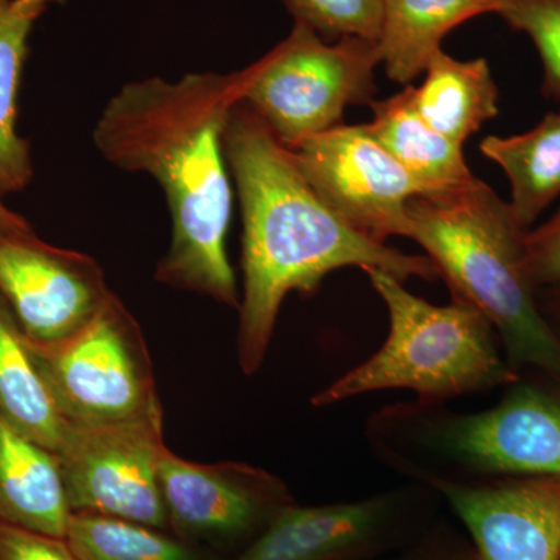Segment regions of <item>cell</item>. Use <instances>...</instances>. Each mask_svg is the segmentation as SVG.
<instances>
[{
    "instance_id": "cell-18",
    "label": "cell",
    "mask_w": 560,
    "mask_h": 560,
    "mask_svg": "<svg viewBox=\"0 0 560 560\" xmlns=\"http://www.w3.org/2000/svg\"><path fill=\"white\" fill-rule=\"evenodd\" d=\"M0 418L50 452L60 451L69 423L61 418L28 348L0 296Z\"/></svg>"
},
{
    "instance_id": "cell-2",
    "label": "cell",
    "mask_w": 560,
    "mask_h": 560,
    "mask_svg": "<svg viewBox=\"0 0 560 560\" xmlns=\"http://www.w3.org/2000/svg\"><path fill=\"white\" fill-rule=\"evenodd\" d=\"M224 151L241 200L243 291L235 337L246 377L264 364L282 302L312 294L346 267L381 270L405 282L440 279L427 256L372 241L349 226L304 178L289 147L245 105L232 108Z\"/></svg>"
},
{
    "instance_id": "cell-28",
    "label": "cell",
    "mask_w": 560,
    "mask_h": 560,
    "mask_svg": "<svg viewBox=\"0 0 560 560\" xmlns=\"http://www.w3.org/2000/svg\"><path fill=\"white\" fill-rule=\"evenodd\" d=\"M555 298H556V300H558L560 302V285L555 291Z\"/></svg>"
},
{
    "instance_id": "cell-27",
    "label": "cell",
    "mask_w": 560,
    "mask_h": 560,
    "mask_svg": "<svg viewBox=\"0 0 560 560\" xmlns=\"http://www.w3.org/2000/svg\"><path fill=\"white\" fill-rule=\"evenodd\" d=\"M0 230H33L24 217L7 208L2 194H0Z\"/></svg>"
},
{
    "instance_id": "cell-19",
    "label": "cell",
    "mask_w": 560,
    "mask_h": 560,
    "mask_svg": "<svg viewBox=\"0 0 560 560\" xmlns=\"http://www.w3.org/2000/svg\"><path fill=\"white\" fill-rule=\"evenodd\" d=\"M480 149L510 178L512 212L526 230L560 195V114H547L523 135L490 136Z\"/></svg>"
},
{
    "instance_id": "cell-23",
    "label": "cell",
    "mask_w": 560,
    "mask_h": 560,
    "mask_svg": "<svg viewBox=\"0 0 560 560\" xmlns=\"http://www.w3.org/2000/svg\"><path fill=\"white\" fill-rule=\"evenodd\" d=\"M500 16L536 44L545 66V91L560 101V0H506Z\"/></svg>"
},
{
    "instance_id": "cell-15",
    "label": "cell",
    "mask_w": 560,
    "mask_h": 560,
    "mask_svg": "<svg viewBox=\"0 0 560 560\" xmlns=\"http://www.w3.org/2000/svg\"><path fill=\"white\" fill-rule=\"evenodd\" d=\"M506 0H382L377 40L390 80L410 84L453 28L486 13L500 14Z\"/></svg>"
},
{
    "instance_id": "cell-16",
    "label": "cell",
    "mask_w": 560,
    "mask_h": 560,
    "mask_svg": "<svg viewBox=\"0 0 560 560\" xmlns=\"http://www.w3.org/2000/svg\"><path fill=\"white\" fill-rule=\"evenodd\" d=\"M371 106L374 117L366 124L368 131L429 194L463 186L475 178L464 160L463 147L419 116L411 86L386 101H372Z\"/></svg>"
},
{
    "instance_id": "cell-3",
    "label": "cell",
    "mask_w": 560,
    "mask_h": 560,
    "mask_svg": "<svg viewBox=\"0 0 560 560\" xmlns=\"http://www.w3.org/2000/svg\"><path fill=\"white\" fill-rule=\"evenodd\" d=\"M407 212L411 241L427 250L453 300L469 302L489 319L508 363L560 382V337L537 307L526 270V232L510 202L474 178L415 195Z\"/></svg>"
},
{
    "instance_id": "cell-1",
    "label": "cell",
    "mask_w": 560,
    "mask_h": 560,
    "mask_svg": "<svg viewBox=\"0 0 560 560\" xmlns=\"http://www.w3.org/2000/svg\"><path fill=\"white\" fill-rule=\"evenodd\" d=\"M241 102L237 72L187 73L124 84L103 108L92 139L114 167L145 173L165 195L172 235L154 278L237 308L228 256L232 215L224 130Z\"/></svg>"
},
{
    "instance_id": "cell-4",
    "label": "cell",
    "mask_w": 560,
    "mask_h": 560,
    "mask_svg": "<svg viewBox=\"0 0 560 560\" xmlns=\"http://www.w3.org/2000/svg\"><path fill=\"white\" fill-rule=\"evenodd\" d=\"M375 458L433 490L508 478H560V389L512 383L488 410L408 401L375 412L366 423Z\"/></svg>"
},
{
    "instance_id": "cell-25",
    "label": "cell",
    "mask_w": 560,
    "mask_h": 560,
    "mask_svg": "<svg viewBox=\"0 0 560 560\" xmlns=\"http://www.w3.org/2000/svg\"><path fill=\"white\" fill-rule=\"evenodd\" d=\"M0 560H77L68 541L0 522Z\"/></svg>"
},
{
    "instance_id": "cell-17",
    "label": "cell",
    "mask_w": 560,
    "mask_h": 560,
    "mask_svg": "<svg viewBox=\"0 0 560 560\" xmlns=\"http://www.w3.org/2000/svg\"><path fill=\"white\" fill-rule=\"evenodd\" d=\"M422 86L412 88L415 108L431 128L463 143L499 114V90L485 58L458 61L438 50Z\"/></svg>"
},
{
    "instance_id": "cell-22",
    "label": "cell",
    "mask_w": 560,
    "mask_h": 560,
    "mask_svg": "<svg viewBox=\"0 0 560 560\" xmlns=\"http://www.w3.org/2000/svg\"><path fill=\"white\" fill-rule=\"evenodd\" d=\"M294 22L313 28L320 38L357 36L377 43L382 31V0H280Z\"/></svg>"
},
{
    "instance_id": "cell-7",
    "label": "cell",
    "mask_w": 560,
    "mask_h": 560,
    "mask_svg": "<svg viewBox=\"0 0 560 560\" xmlns=\"http://www.w3.org/2000/svg\"><path fill=\"white\" fill-rule=\"evenodd\" d=\"M381 62L374 40L346 36L329 44L294 22L289 38L238 70L241 102L291 149L340 127L349 105L371 103Z\"/></svg>"
},
{
    "instance_id": "cell-14",
    "label": "cell",
    "mask_w": 560,
    "mask_h": 560,
    "mask_svg": "<svg viewBox=\"0 0 560 560\" xmlns=\"http://www.w3.org/2000/svg\"><path fill=\"white\" fill-rule=\"evenodd\" d=\"M70 515L57 453L0 418V522L65 539Z\"/></svg>"
},
{
    "instance_id": "cell-6",
    "label": "cell",
    "mask_w": 560,
    "mask_h": 560,
    "mask_svg": "<svg viewBox=\"0 0 560 560\" xmlns=\"http://www.w3.org/2000/svg\"><path fill=\"white\" fill-rule=\"evenodd\" d=\"M28 348L69 425L164 427L149 346L116 293L73 337Z\"/></svg>"
},
{
    "instance_id": "cell-12",
    "label": "cell",
    "mask_w": 560,
    "mask_h": 560,
    "mask_svg": "<svg viewBox=\"0 0 560 560\" xmlns=\"http://www.w3.org/2000/svg\"><path fill=\"white\" fill-rule=\"evenodd\" d=\"M433 493L415 485L346 503H293L230 560H372L410 533Z\"/></svg>"
},
{
    "instance_id": "cell-20",
    "label": "cell",
    "mask_w": 560,
    "mask_h": 560,
    "mask_svg": "<svg viewBox=\"0 0 560 560\" xmlns=\"http://www.w3.org/2000/svg\"><path fill=\"white\" fill-rule=\"evenodd\" d=\"M39 0H0V194L21 191L33 176L31 147L18 132V92Z\"/></svg>"
},
{
    "instance_id": "cell-13",
    "label": "cell",
    "mask_w": 560,
    "mask_h": 560,
    "mask_svg": "<svg viewBox=\"0 0 560 560\" xmlns=\"http://www.w3.org/2000/svg\"><path fill=\"white\" fill-rule=\"evenodd\" d=\"M478 560H560V478L441 485Z\"/></svg>"
},
{
    "instance_id": "cell-5",
    "label": "cell",
    "mask_w": 560,
    "mask_h": 560,
    "mask_svg": "<svg viewBox=\"0 0 560 560\" xmlns=\"http://www.w3.org/2000/svg\"><path fill=\"white\" fill-rule=\"evenodd\" d=\"M364 272L388 311V337L370 359L316 393L313 407L386 389H408L418 400L447 404L518 381L492 324L469 302L433 305L388 272Z\"/></svg>"
},
{
    "instance_id": "cell-26",
    "label": "cell",
    "mask_w": 560,
    "mask_h": 560,
    "mask_svg": "<svg viewBox=\"0 0 560 560\" xmlns=\"http://www.w3.org/2000/svg\"><path fill=\"white\" fill-rule=\"evenodd\" d=\"M393 560H478L477 552L467 545L434 544L422 545L410 555Z\"/></svg>"
},
{
    "instance_id": "cell-11",
    "label": "cell",
    "mask_w": 560,
    "mask_h": 560,
    "mask_svg": "<svg viewBox=\"0 0 560 560\" xmlns=\"http://www.w3.org/2000/svg\"><path fill=\"white\" fill-rule=\"evenodd\" d=\"M113 294L94 257L40 241L33 230H0V296L32 345L73 337Z\"/></svg>"
},
{
    "instance_id": "cell-21",
    "label": "cell",
    "mask_w": 560,
    "mask_h": 560,
    "mask_svg": "<svg viewBox=\"0 0 560 560\" xmlns=\"http://www.w3.org/2000/svg\"><path fill=\"white\" fill-rule=\"evenodd\" d=\"M65 539L77 560H209L165 530L94 512H72Z\"/></svg>"
},
{
    "instance_id": "cell-9",
    "label": "cell",
    "mask_w": 560,
    "mask_h": 560,
    "mask_svg": "<svg viewBox=\"0 0 560 560\" xmlns=\"http://www.w3.org/2000/svg\"><path fill=\"white\" fill-rule=\"evenodd\" d=\"M164 427H73L60 451L70 511L94 512L167 530L160 460Z\"/></svg>"
},
{
    "instance_id": "cell-10",
    "label": "cell",
    "mask_w": 560,
    "mask_h": 560,
    "mask_svg": "<svg viewBox=\"0 0 560 560\" xmlns=\"http://www.w3.org/2000/svg\"><path fill=\"white\" fill-rule=\"evenodd\" d=\"M160 480L172 533L195 547L245 548L283 508L296 503L289 486L261 467L194 463L168 447L162 451Z\"/></svg>"
},
{
    "instance_id": "cell-8",
    "label": "cell",
    "mask_w": 560,
    "mask_h": 560,
    "mask_svg": "<svg viewBox=\"0 0 560 560\" xmlns=\"http://www.w3.org/2000/svg\"><path fill=\"white\" fill-rule=\"evenodd\" d=\"M304 178L349 226L372 241L411 237L407 206L425 187L372 138L366 125H340L291 147Z\"/></svg>"
},
{
    "instance_id": "cell-24",
    "label": "cell",
    "mask_w": 560,
    "mask_h": 560,
    "mask_svg": "<svg viewBox=\"0 0 560 560\" xmlns=\"http://www.w3.org/2000/svg\"><path fill=\"white\" fill-rule=\"evenodd\" d=\"M525 259L536 289L560 285V210L539 230L526 232Z\"/></svg>"
}]
</instances>
